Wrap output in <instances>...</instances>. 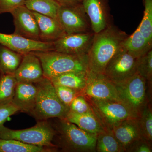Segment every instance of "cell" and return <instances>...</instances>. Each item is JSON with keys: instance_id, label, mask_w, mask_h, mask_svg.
Listing matches in <instances>:
<instances>
[{"instance_id": "5b68a950", "label": "cell", "mask_w": 152, "mask_h": 152, "mask_svg": "<svg viewBox=\"0 0 152 152\" xmlns=\"http://www.w3.org/2000/svg\"><path fill=\"white\" fill-rule=\"evenodd\" d=\"M55 130L48 120L38 121L35 126L22 130H12L0 125V139L19 141L45 148H56L53 143Z\"/></svg>"}, {"instance_id": "7402d4cb", "label": "cell", "mask_w": 152, "mask_h": 152, "mask_svg": "<svg viewBox=\"0 0 152 152\" xmlns=\"http://www.w3.org/2000/svg\"><path fill=\"white\" fill-rule=\"evenodd\" d=\"M123 46L134 56L138 58L152 50V45L148 43L138 29L123 42Z\"/></svg>"}, {"instance_id": "f1b7e54d", "label": "cell", "mask_w": 152, "mask_h": 152, "mask_svg": "<svg viewBox=\"0 0 152 152\" xmlns=\"http://www.w3.org/2000/svg\"><path fill=\"white\" fill-rule=\"evenodd\" d=\"M137 73L148 83H152V50L138 58Z\"/></svg>"}, {"instance_id": "9c48e42d", "label": "cell", "mask_w": 152, "mask_h": 152, "mask_svg": "<svg viewBox=\"0 0 152 152\" xmlns=\"http://www.w3.org/2000/svg\"><path fill=\"white\" fill-rule=\"evenodd\" d=\"M58 20L66 34L91 32V23L82 4L73 7H60Z\"/></svg>"}, {"instance_id": "7c38bea8", "label": "cell", "mask_w": 152, "mask_h": 152, "mask_svg": "<svg viewBox=\"0 0 152 152\" xmlns=\"http://www.w3.org/2000/svg\"><path fill=\"white\" fill-rule=\"evenodd\" d=\"M10 13L13 18L14 34L30 39L41 41L39 26L32 11L24 5L18 7Z\"/></svg>"}, {"instance_id": "6da1fadb", "label": "cell", "mask_w": 152, "mask_h": 152, "mask_svg": "<svg viewBox=\"0 0 152 152\" xmlns=\"http://www.w3.org/2000/svg\"><path fill=\"white\" fill-rule=\"evenodd\" d=\"M126 37L124 33L111 26H108L100 32L94 34L88 53V71L103 74L108 63Z\"/></svg>"}, {"instance_id": "8fae6325", "label": "cell", "mask_w": 152, "mask_h": 152, "mask_svg": "<svg viewBox=\"0 0 152 152\" xmlns=\"http://www.w3.org/2000/svg\"><path fill=\"white\" fill-rule=\"evenodd\" d=\"M94 33L91 32L65 35L53 42L54 50L73 55H88Z\"/></svg>"}, {"instance_id": "44dd1931", "label": "cell", "mask_w": 152, "mask_h": 152, "mask_svg": "<svg viewBox=\"0 0 152 152\" xmlns=\"http://www.w3.org/2000/svg\"><path fill=\"white\" fill-rule=\"evenodd\" d=\"M23 55L0 44V74L14 75Z\"/></svg>"}, {"instance_id": "e575fe53", "label": "cell", "mask_w": 152, "mask_h": 152, "mask_svg": "<svg viewBox=\"0 0 152 152\" xmlns=\"http://www.w3.org/2000/svg\"><path fill=\"white\" fill-rule=\"evenodd\" d=\"M61 7H73L81 4L83 0H55Z\"/></svg>"}, {"instance_id": "4316f807", "label": "cell", "mask_w": 152, "mask_h": 152, "mask_svg": "<svg viewBox=\"0 0 152 152\" xmlns=\"http://www.w3.org/2000/svg\"><path fill=\"white\" fill-rule=\"evenodd\" d=\"M137 119L142 137L152 145V111L149 104L142 111Z\"/></svg>"}, {"instance_id": "8992f818", "label": "cell", "mask_w": 152, "mask_h": 152, "mask_svg": "<svg viewBox=\"0 0 152 152\" xmlns=\"http://www.w3.org/2000/svg\"><path fill=\"white\" fill-rule=\"evenodd\" d=\"M115 85L120 101L138 117L148 104L147 81L136 73L125 81Z\"/></svg>"}, {"instance_id": "83f0119b", "label": "cell", "mask_w": 152, "mask_h": 152, "mask_svg": "<svg viewBox=\"0 0 152 152\" xmlns=\"http://www.w3.org/2000/svg\"><path fill=\"white\" fill-rule=\"evenodd\" d=\"M143 2L145 7L143 18L137 28L152 45V0H143Z\"/></svg>"}, {"instance_id": "ba28073f", "label": "cell", "mask_w": 152, "mask_h": 152, "mask_svg": "<svg viewBox=\"0 0 152 152\" xmlns=\"http://www.w3.org/2000/svg\"><path fill=\"white\" fill-rule=\"evenodd\" d=\"M137 59L122 45L108 63L103 75L114 84L122 83L137 73Z\"/></svg>"}, {"instance_id": "cb8c5ba5", "label": "cell", "mask_w": 152, "mask_h": 152, "mask_svg": "<svg viewBox=\"0 0 152 152\" xmlns=\"http://www.w3.org/2000/svg\"><path fill=\"white\" fill-rule=\"evenodd\" d=\"M53 149L25 143L19 141L0 139V152H49Z\"/></svg>"}, {"instance_id": "ffe728a7", "label": "cell", "mask_w": 152, "mask_h": 152, "mask_svg": "<svg viewBox=\"0 0 152 152\" xmlns=\"http://www.w3.org/2000/svg\"><path fill=\"white\" fill-rule=\"evenodd\" d=\"M88 72H70L49 79L53 85L68 87L82 93L86 85Z\"/></svg>"}, {"instance_id": "4fadbf2b", "label": "cell", "mask_w": 152, "mask_h": 152, "mask_svg": "<svg viewBox=\"0 0 152 152\" xmlns=\"http://www.w3.org/2000/svg\"><path fill=\"white\" fill-rule=\"evenodd\" d=\"M0 44L23 55L32 52L54 50L53 42H45L34 40L14 33H0Z\"/></svg>"}, {"instance_id": "484cf974", "label": "cell", "mask_w": 152, "mask_h": 152, "mask_svg": "<svg viewBox=\"0 0 152 152\" xmlns=\"http://www.w3.org/2000/svg\"><path fill=\"white\" fill-rule=\"evenodd\" d=\"M18 83L14 75L0 74V103L12 101Z\"/></svg>"}, {"instance_id": "30bf717a", "label": "cell", "mask_w": 152, "mask_h": 152, "mask_svg": "<svg viewBox=\"0 0 152 152\" xmlns=\"http://www.w3.org/2000/svg\"><path fill=\"white\" fill-rule=\"evenodd\" d=\"M82 95L87 99L120 101L115 84L103 74L88 71L86 85Z\"/></svg>"}, {"instance_id": "7a4b0ae2", "label": "cell", "mask_w": 152, "mask_h": 152, "mask_svg": "<svg viewBox=\"0 0 152 152\" xmlns=\"http://www.w3.org/2000/svg\"><path fill=\"white\" fill-rule=\"evenodd\" d=\"M58 119L53 126L56 132L54 138L57 140L56 147L65 152H96V135L83 130L66 119Z\"/></svg>"}, {"instance_id": "ac0fdd59", "label": "cell", "mask_w": 152, "mask_h": 152, "mask_svg": "<svg viewBox=\"0 0 152 152\" xmlns=\"http://www.w3.org/2000/svg\"><path fill=\"white\" fill-rule=\"evenodd\" d=\"M33 12L39 26L41 41L52 42L66 34L58 19Z\"/></svg>"}, {"instance_id": "2e32d148", "label": "cell", "mask_w": 152, "mask_h": 152, "mask_svg": "<svg viewBox=\"0 0 152 152\" xmlns=\"http://www.w3.org/2000/svg\"><path fill=\"white\" fill-rule=\"evenodd\" d=\"M137 118L125 120L108 131L113 134L124 152H126L134 142L142 138Z\"/></svg>"}, {"instance_id": "e0dca14e", "label": "cell", "mask_w": 152, "mask_h": 152, "mask_svg": "<svg viewBox=\"0 0 152 152\" xmlns=\"http://www.w3.org/2000/svg\"><path fill=\"white\" fill-rule=\"evenodd\" d=\"M37 94L34 84L18 82L12 102L20 111L30 115L35 106Z\"/></svg>"}, {"instance_id": "603a6c76", "label": "cell", "mask_w": 152, "mask_h": 152, "mask_svg": "<svg viewBox=\"0 0 152 152\" xmlns=\"http://www.w3.org/2000/svg\"><path fill=\"white\" fill-rule=\"evenodd\" d=\"M24 5L32 12L57 19L61 7L55 0H25Z\"/></svg>"}, {"instance_id": "9a60e30c", "label": "cell", "mask_w": 152, "mask_h": 152, "mask_svg": "<svg viewBox=\"0 0 152 152\" xmlns=\"http://www.w3.org/2000/svg\"><path fill=\"white\" fill-rule=\"evenodd\" d=\"M82 5L91 23V29L97 34L108 26V0H83Z\"/></svg>"}, {"instance_id": "f546056e", "label": "cell", "mask_w": 152, "mask_h": 152, "mask_svg": "<svg viewBox=\"0 0 152 152\" xmlns=\"http://www.w3.org/2000/svg\"><path fill=\"white\" fill-rule=\"evenodd\" d=\"M54 85L56 93L61 102L69 108L73 100L82 93L68 87Z\"/></svg>"}, {"instance_id": "277c9868", "label": "cell", "mask_w": 152, "mask_h": 152, "mask_svg": "<svg viewBox=\"0 0 152 152\" xmlns=\"http://www.w3.org/2000/svg\"><path fill=\"white\" fill-rule=\"evenodd\" d=\"M39 59L44 77L48 79L70 72H88V55H73L55 50L32 52Z\"/></svg>"}, {"instance_id": "5bb4252c", "label": "cell", "mask_w": 152, "mask_h": 152, "mask_svg": "<svg viewBox=\"0 0 152 152\" xmlns=\"http://www.w3.org/2000/svg\"><path fill=\"white\" fill-rule=\"evenodd\" d=\"M14 75L18 82L35 83L39 81L44 77L39 59L32 52L24 55Z\"/></svg>"}, {"instance_id": "1f68e13d", "label": "cell", "mask_w": 152, "mask_h": 152, "mask_svg": "<svg viewBox=\"0 0 152 152\" xmlns=\"http://www.w3.org/2000/svg\"><path fill=\"white\" fill-rule=\"evenodd\" d=\"M19 111L12 101L0 103V125L3 124L9 117Z\"/></svg>"}, {"instance_id": "3957f363", "label": "cell", "mask_w": 152, "mask_h": 152, "mask_svg": "<svg viewBox=\"0 0 152 152\" xmlns=\"http://www.w3.org/2000/svg\"><path fill=\"white\" fill-rule=\"evenodd\" d=\"M37 89L36 104L30 115L37 121L50 118L65 119L69 108L61 102L50 79L44 77L35 83Z\"/></svg>"}, {"instance_id": "d4e9b609", "label": "cell", "mask_w": 152, "mask_h": 152, "mask_svg": "<svg viewBox=\"0 0 152 152\" xmlns=\"http://www.w3.org/2000/svg\"><path fill=\"white\" fill-rule=\"evenodd\" d=\"M96 152H123V149L110 132L105 131L97 135Z\"/></svg>"}, {"instance_id": "d6986e66", "label": "cell", "mask_w": 152, "mask_h": 152, "mask_svg": "<svg viewBox=\"0 0 152 152\" xmlns=\"http://www.w3.org/2000/svg\"><path fill=\"white\" fill-rule=\"evenodd\" d=\"M65 119L83 130L96 135L106 131L93 112L80 114L69 110Z\"/></svg>"}, {"instance_id": "836d02e7", "label": "cell", "mask_w": 152, "mask_h": 152, "mask_svg": "<svg viewBox=\"0 0 152 152\" xmlns=\"http://www.w3.org/2000/svg\"><path fill=\"white\" fill-rule=\"evenodd\" d=\"M152 145L143 138L140 139L132 144L126 152H151Z\"/></svg>"}, {"instance_id": "4dcf8cb0", "label": "cell", "mask_w": 152, "mask_h": 152, "mask_svg": "<svg viewBox=\"0 0 152 152\" xmlns=\"http://www.w3.org/2000/svg\"><path fill=\"white\" fill-rule=\"evenodd\" d=\"M69 110L77 114H86L93 112L86 98L83 95L76 97L69 107Z\"/></svg>"}, {"instance_id": "d6a6232c", "label": "cell", "mask_w": 152, "mask_h": 152, "mask_svg": "<svg viewBox=\"0 0 152 152\" xmlns=\"http://www.w3.org/2000/svg\"><path fill=\"white\" fill-rule=\"evenodd\" d=\"M25 0H0V14L10 13L15 9L24 5Z\"/></svg>"}, {"instance_id": "52a82bcc", "label": "cell", "mask_w": 152, "mask_h": 152, "mask_svg": "<svg viewBox=\"0 0 152 152\" xmlns=\"http://www.w3.org/2000/svg\"><path fill=\"white\" fill-rule=\"evenodd\" d=\"M86 99L106 131H110L125 120L137 118L121 101Z\"/></svg>"}]
</instances>
